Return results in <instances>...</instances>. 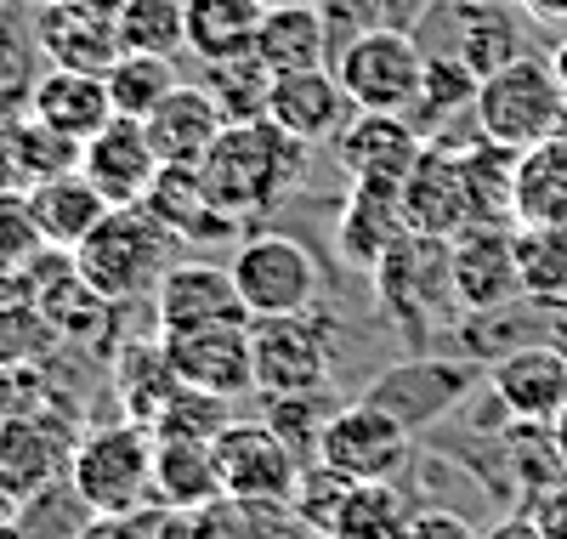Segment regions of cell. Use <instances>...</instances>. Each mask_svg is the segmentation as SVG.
Segmentation results:
<instances>
[{"label":"cell","mask_w":567,"mask_h":539,"mask_svg":"<svg viewBox=\"0 0 567 539\" xmlns=\"http://www.w3.org/2000/svg\"><path fill=\"white\" fill-rule=\"evenodd\" d=\"M307 142L290 136L284 125H272L267 114L261 120H245V125H227L216 136V149L205 154L199 176L210 187L216 211L245 227L256 216H267L272 205H284V193H296V182L307 176Z\"/></svg>","instance_id":"cell-1"},{"label":"cell","mask_w":567,"mask_h":539,"mask_svg":"<svg viewBox=\"0 0 567 539\" xmlns=\"http://www.w3.org/2000/svg\"><path fill=\"white\" fill-rule=\"evenodd\" d=\"M171 251H176V238L148 205H114L69 256L109 302L125 307V302L154 296V284L171 267Z\"/></svg>","instance_id":"cell-2"},{"label":"cell","mask_w":567,"mask_h":539,"mask_svg":"<svg viewBox=\"0 0 567 539\" xmlns=\"http://www.w3.org/2000/svg\"><path fill=\"white\" fill-rule=\"evenodd\" d=\"M69 482L91 511H109V517L148 506L154 500V431L131 415L114 426L80 431L74 455H69Z\"/></svg>","instance_id":"cell-3"},{"label":"cell","mask_w":567,"mask_h":539,"mask_svg":"<svg viewBox=\"0 0 567 539\" xmlns=\"http://www.w3.org/2000/svg\"><path fill=\"white\" fill-rule=\"evenodd\" d=\"M471 125L494 142H505V149H534V142L556 136L567 125V96H561L550 58L523 52L505 69L483 74L477 103H471Z\"/></svg>","instance_id":"cell-4"},{"label":"cell","mask_w":567,"mask_h":539,"mask_svg":"<svg viewBox=\"0 0 567 539\" xmlns=\"http://www.w3.org/2000/svg\"><path fill=\"white\" fill-rule=\"evenodd\" d=\"M250 347H256V391H323L341 364V318L323 302L307 313H278L250 318Z\"/></svg>","instance_id":"cell-5"},{"label":"cell","mask_w":567,"mask_h":539,"mask_svg":"<svg viewBox=\"0 0 567 539\" xmlns=\"http://www.w3.org/2000/svg\"><path fill=\"white\" fill-rule=\"evenodd\" d=\"M420 74H425V52L398 23L352 29V40L336 52V80L347 85L352 109L369 114H409L420 96Z\"/></svg>","instance_id":"cell-6"},{"label":"cell","mask_w":567,"mask_h":539,"mask_svg":"<svg viewBox=\"0 0 567 539\" xmlns=\"http://www.w3.org/2000/svg\"><path fill=\"white\" fill-rule=\"evenodd\" d=\"M233 284L250 307V318H278V313H307L323 302V273L318 256L296 233H245L233 251Z\"/></svg>","instance_id":"cell-7"},{"label":"cell","mask_w":567,"mask_h":539,"mask_svg":"<svg viewBox=\"0 0 567 539\" xmlns=\"http://www.w3.org/2000/svg\"><path fill=\"white\" fill-rule=\"evenodd\" d=\"M318 466L352 482H403V471L414 466V431L369 398L341 404L318 437Z\"/></svg>","instance_id":"cell-8"},{"label":"cell","mask_w":567,"mask_h":539,"mask_svg":"<svg viewBox=\"0 0 567 539\" xmlns=\"http://www.w3.org/2000/svg\"><path fill=\"white\" fill-rule=\"evenodd\" d=\"M216 471H221V495L245 500V506H290L301 460L278 444V431L267 420H227L216 431Z\"/></svg>","instance_id":"cell-9"},{"label":"cell","mask_w":567,"mask_h":539,"mask_svg":"<svg viewBox=\"0 0 567 539\" xmlns=\"http://www.w3.org/2000/svg\"><path fill=\"white\" fill-rule=\"evenodd\" d=\"M374 289L386 296L392 318L425 340L437 324V313L454 302V284H449V238H425V233H403L392 244V256L369 273Z\"/></svg>","instance_id":"cell-10"},{"label":"cell","mask_w":567,"mask_h":539,"mask_svg":"<svg viewBox=\"0 0 567 539\" xmlns=\"http://www.w3.org/2000/svg\"><path fill=\"white\" fill-rule=\"evenodd\" d=\"M449 284L460 313H488L523 302V273H516V222H471L449 238Z\"/></svg>","instance_id":"cell-11"},{"label":"cell","mask_w":567,"mask_h":539,"mask_svg":"<svg viewBox=\"0 0 567 539\" xmlns=\"http://www.w3.org/2000/svg\"><path fill=\"white\" fill-rule=\"evenodd\" d=\"M398 211H403V227L425 238H454L477 222L465 165H460V142H425L398 187Z\"/></svg>","instance_id":"cell-12"},{"label":"cell","mask_w":567,"mask_h":539,"mask_svg":"<svg viewBox=\"0 0 567 539\" xmlns=\"http://www.w3.org/2000/svg\"><path fill=\"white\" fill-rule=\"evenodd\" d=\"M159 340H165L182 386L210 391V398H245V391H256L250 324H205V329H182V335H159Z\"/></svg>","instance_id":"cell-13"},{"label":"cell","mask_w":567,"mask_h":539,"mask_svg":"<svg viewBox=\"0 0 567 539\" xmlns=\"http://www.w3.org/2000/svg\"><path fill=\"white\" fill-rule=\"evenodd\" d=\"M477 380H483V364H471V358H409V364L386 369L363 398L381 404L386 415H398L409 431H425L432 420H443Z\"/></svg>","instance_id":"cell-14"},{"label":"cell","mask_w":567,"mask_h":539,"mask_svg":"<svg viewBox=\"0 0 567 539\" xmlns=\"http://www.w3.org/2000/svg\"><path fill=\"white\" fill-rule=\"evenodd\" d=\"M148 302H154L159 335L205 329V324H250V307L239 296V284H233V267H216V262H171Z\"/></svg>","instance_id":"cell-15"},{"label":"cell","mask_w":567,"mask_h":539,"mask_svg":"<svg viewBox=\"0 0 567 539\" xmlns=\"http://www.w3.org/2000/svg\"><path fill=\"white\" fill-rule=\"evenodd\" d=\"M420 149H425V136L409 114L352 109L347 125L336 131V165L352 176V187H403Z\"/></svg>","instance_id":"cell-16"},{"label":"cell","mask_w":567,"mask_h":539,"mask_svg":"<svg viewBox=\"0 0 567 539\" xmlns=\"http://www.w3.org/2000/svg\"><path fill=\"white\" fill-rule=\"evenodd\" d=\"M488 391L511 420L550 426L567 409V353L556 340H523L488 364Z\"/></svg>","instance_id":"cell-17"},{"label":"cell","mask_w":567,"mask_h":539,"mask_svg":"<svg viewBox=\"0 0 567 539\" xmlns=\"http://www.w3.org/2000/svg\"><path fill=\"white\" fill-rule=\"evenodd\" d=\"M34 45L45 69H80V74H109L125 52L114 18L74 7V0H34Z\"/></svg>","instance_id":"cell-18"},{"label":"cell","mask_w":567,"mask_h":539,"mask_svg":"<svg viewBox=\"0 0 567 539\" xmlns=\"http://www.w3.org/2000/svg\"><path fill=\"white\" fill-rule=\"evenodd\" d=\"M80 171L91 176V187H97L109 205H142L148 187H154V176H159V154H154L148 131H142V120L114 114L80 149Z\"/></svg>","instance_id":"cell-19"},{"label":"cell","mask_w":567,"mask_h":539,"mask_svg":"<svg viewBox=\"0 0 567 539\" xmlns=\"http://www.w3.org/2000/svg\"><path fill=\"white\" fill-rule=\"evenodd\" d=\"M352 114V96L336 80V69H296V74H272V96H267V120L284 125L290 136L312 142H336V131Z\"/></svg>","instance_id":"cell-20"},{"label":"cell","mask_w":567,"mask_h":539,"mask_svg":"<svg viewBox=\"0 0 567 539\" xmlns=\"http://www.w3.org/2000/svg\"><path fill=\"white\" fill-rule=\"evenodd\" d=\"M142 131H148L159 165L199 171L205 154L216 149V136L227 131V114L216 109V96H210L205 85H182V80H176V85L165 91V103L142 120Z\"/></svg>","instance_id":"cell-21"},{"label":"cell","mask_w":567,"mask_h":539,"mask_svg":"<svg viewBox=\"0 0 567 539\" xmlns=\"http://www.w3.org/2000/svg\"><path fill=\"white\" fill-rule=\"evenodd\" d=\"M29 114L40 125H52L74 142H91L109 120H114V103H109V80L103 74H80V69H45L29 91Z\"/></svg>","instance_id":"cell-22"},{"label":"cell","mask_w":567,"mask_h":539,"mask_svg":"<svg viewBox=\"0 0 567 539\" xmlns=\"http://www.w3.org/2000/svg\"><path fill=\"white\" fill-rule=\"evenodd\" d=\"M69 455H74V437H63L45 415L12 409L0 420V471L18 482V495L29 500L34 488L69 477Z\"/></svg>","instance_id":"cell-23"},{"label":"cell","mask_w":567,"mask_h":539,"mask_svg":"<svg viewBox=\"0 0 567 539\" xmlns=\"http://www.w3.org/2000/svg\"><path fill=\"white\" fill-rule=\"evenodd\" d=\"M154 500L171 511H205L221 495L216 449L199 437H154Z\"/></svg>","instance_id":"cell-24"},{"label":"cell","mask_w":567,"mask_h":539,"mask_svg":"<svg viewBox=\"0 0 567 539\" xmlns=\"http://www.w3.org/2000/svg\"><path fill=\"white\" fill-rule=\"evenodd\" d=\"M142 205H148V211L171 227L176 244H210V238H221V233H239V227L216 211L205 176L187 171V165H159V176H154V187H148V200H142Z\"/></svg>","instance_id":"cell-25"},{"label":"cell","mask_w":567,"mask_h":539,"mask_svg":"<svg viewBox=\"0 0 567 539\" xmlns=\"http://www.w3.org/2000/svg\"><path fill=\"white\" fill-rule=\"evenodd\" d=\"M403 211H398V187H352V200L341 211V227H336V244H341V256L363 273H374L386 256H392V244L403 238Z\"/></svg>","instance_id":"cell-26"},{"label":"cell","mask_w":567,"mask_h":539,"mask_svg":"<svg viewBox=\"0 0 567 539\" xmlns=\"http://www.w3.org/2000/svg\"><path fill=\"white\" fill-rule=\"evenodd\" d=\"M516 222L567 227V125L516 160Z\"/></svg>","instance_id":"cell-27"},{"label":"cell","mask_w":567,"mask_h":539,"mask_svg":"<svg viewBox=\"0 0 567 539\" xmlns=\"http://www.w3.org/2000/svg\"><path fill=\"white\" fill-rule=\"evenodd\" d=\"M29 205H34L40 233H45V244H52V251H74V244L114 211L103 193L91 187L85 171H63V176H52V182L29 187Z\"/></svg>","instance_id":"cell-28"},{"label":"cell","mask_w":567,"mask_h":539,"mask_svg":"<svg viewBox=\"0 0 567 539\" xmlns=\"http://www.w3.org/2000/svg\"><path fill=\"white\" fill-rule=\"evenodd\" d=\"M409 495L398 482H341L336 506L323 517V539H403L409 522Z\"/></svg>","instance_id":"cell-29"},{"label":"cell","mask_w":567,"mask_h":539,"mask_svg":"<svg viewBox=\"0 0 567 539\" xmlns=\"http://www.w3.org/2000/svg\"><path fill=\"white\" fill-rule=\"evenodd\" d=\"M267 7L261 0H187V52L199 63H227L256 52Z\"/></svg>","instance_id":"cell-30"},{"label":"cell","mask_w":567,"mask_h":539,"mask_svg":"<svg viewBox=\"0 0 567 539\" xmlns=\"http://www.w3.org/2000/svg\"><path fill=\"white\" fill-rule=\"evenodd\" d=\"M256 58L272 74L318 69L329 58V18H323V7H267L261 34H256Z\"/></svg>","instance_id":"cell-31"},{"label":"cell","mask_w":567,"mask_h":539,"mask_svg":"<svg viewBox=\"0 0 567 539\" xmlns=\"http://www.w3.org/2000/svg\"><path fill=\"white\" fill-rule=\"evenodd\" d=\"M516 160H523V149H505V142H494L483 131L460 142V165H465L477 222H516Z\"/></svg>","instance_id":"cell-32"},{"label":"cell","mask_w":567,"mask_h":539,"mask_svg":"<svg viewBox=\"0 0 567 539\" xmlns=\"http://www.w3.org/2000/svg\"><path fill=\"white\" fill-rule=\"evenodd\" d=\"M114 380H120V404L131 420L148 426L176 391V369H171V353H165V340H125V353L114 358Z\"/></svg>","instance_id":"cell-33"},{"label":"cell","mask_w":567,"mask_h":539,"mask_svg":"<svg viewBox=\"0 0 567 539\" xmlns=\"http://www.w3.org/2000/svg\"><path fill=\"white\" fill-rule=\"evenodd\" d=\"M516 273H523L528 307L567 313V227H523L516 222Z\"/></svg>","instance_id":"cell-34"},{"label":"cell","mask_w":567,"mask_h":539,"mask_svg":"<svg viewBox=\"0 0 567 539\" xmlns=\"http://www.w3.org/2000/svg\"><path fill=\"white\" fill-rule=\"evenodd\" d=\"M460 7V0H454ZM454 58L471 74H494L511 58H523V29H516L511 7H460V29H454Z\"/></svg>","instance_id":"cell-35"},{"label":"cell","mask_w":567,"mask_h":539,"mask_svg":"<svg viewBox=\"0 0 567 539\" xmlns=\"http://www.w3.org/2000/svg\"><path fill=\"white\" fill-rule=\"evenodd\" d=\"M477 85H483V80L471 74L454 52H449V58H425L420 96H414V109H409V120L420 125V136L432 142V136H443L449 120L471 114V103H477Z\"/></svg>","instance_id":"cell-36"},{"label":"cell","mask_w":567,"mask_h":539,"mask_svg":"<svg viewBox=\"0 0 567 539\" xmlns=\"http://www.w3.org/2000/svg\"><path fill=\"white\" fill-rule=\"evenodd\" d=\"M114 29L125 52L176 58L187 52V0H125L114 12Z\"/></svg>","instance_id":"cell-37"},{"label":"cell","mask_w":567,"mask_h":539,"mask_svg":"<svg viewBox=\"0 0 567 539\" xmlns=\"http://www.w3.org/2000/svg\"><path fill=\"white\" fill-rule=\"evenodd\" d=\"M336 409L341 404L329 398V386L323 391H272L261 420L278 431V444L290 449L301 466H312L318 460V437H323V426H329V415H336Z\"/></svg>","instance_id":"cell-38"},{"label":"cell","mask_w":567,"mask_h":539,"mask_svg":"<svg viewBox=\"0 0 567 539\" xmlns=\"http://www.w3.org/2000/svg\"><path fill=\"white\" fill-rule=\"evenodd\" d=\"M205 91L216 96V109L227 114V125H245L267 114V96H272V69L245 52V58H227V63H205Z\"/></svg>","instance_id":"cell-39"},{"label":"cell","mask_w":567,"mask_h":539,"mask_svg":"<svg viewBox=\"0 0 567 539\" xmlns=\"http://www.w3.org/2000/svg\"><path fill=\"white\" fill-rule=\"evenodd\" d=\"M103 80H109L114 114H125V120H148V114L165 103V91L176 85L171 58H154V52H120Z\"/></svg>","instance_id":"cell-40"},{"label":"cell","mask_w":567,"mask_h":539,"mask_svg":"<svg viewBox=\"0 0 567 539\" xmlns=\"http://www.w3.org/2000/svg\"><path fill=\"white\" fill-rule=\"evenodd\" d=\"M40 45H34V23H18L12 7L0 12V103L7 109H29V91L45 74L40 69Z\"/></svg>","instance_id":"cell-41"},{"label":"cell","mask_w":567,"mask_h":539,"mask_svg":"<svg viewBox=\"0 0 567 539\" xmlns=\"http://www.w3.org/2000/svg\"><path fill=\"white\" fill-rule=\"evenodd\" d=\"M454 335H460V347L471 353V364H483V358L494 364V358H505L511 347L534 340V335H528V313H523V302L488 307V313H460Z\"/></svg>","instance_id":"cell-42"},{"label":"cell","mask_w":567,"mask_h":539,"mask_svg":"<svg viewBox=\"0 0 567 539\" xmlns=\"http://www.w3.org/2000/svg\"><path fill=\"white\" fill-rule=\"evenodd\" d=\"M45 251H52V244H45V233H40V216L29 205V193L23 187H0V267L23 273Z\"/></svg>","instance_id":"cell-43"},{"label":"cell","mask_w":567,"mask_h":539,"mask_svg":"<svg viewBox=\"0 0 567 539\" xmlns=\"http://www.w3.org/2000/svg\"><path fill=\"white\" fill-rule=\"evenodd\" d=\"M221 426H227V398H210V391H194V386H182L148 420L154 437H199V444H216Z\"/></svg>","instance_id":"cell-44"},{"label":"cell","mask_w":567,"mask_h":539,"mask_svg":"<svg viewBox=\"0 0 567 539\" xmlns=\"http://www.w3.org/2000/svg\"><path fill=\"white\" fill-rule=\"evenodd\" d=\"M403 539H483V533L471 517H460L449 506H414L403 522Z\"/></svg>","instance_id":"cell-45"},{"label":"cell","mask_w":567,"mask_h":539,"mask_svg":"<svg viewBox=\"0 0 567 539\" xmlns=\"http://www.w3.org/2000/svg\"><path fill=\"white\" fill-rule=\"evenodd\" d=\"M318 7H323V18H352L358 29H369V23H386L392 0H318Z\"/></svg>","instance_id":"cell-46"},{"label":"cell","mask_w":567,"mask_h":539,"mask_svg":"<svg viewBox=\"0 0 567 539\" xmlns=\"http://www.w3.org/2000/svg\"><path fill=\"white\" fill-rule=\"evenodd\" d=\"M74 539H131L125 533V517H109V511H91L80 528H74Z\"/></svg>","instance_id":"cell-47"},{"label":"cell","mask_w":567,"mask_h":539,"mask_svg":"<svg viewBox=\"0 0 567 539\" xmlns=\"http://www.w3.org/2000/svg\"><path fill=\"white\" fill-rule=\"evenodd\" d=\"M483 539H545V528H539L528 511H511V517H505V522H494Z\"/></svg>","instance_id":"cell-48"},{"label":"cell","mask_w":567,"mask_h":539,"mask_svg":"<svg viewBox=\"0 0 567 539\" xmlns=\"http://www.w3.org/2000/svg\"><path fill=\"white\" fill-rule=\"evenodd\" d=\"M516 7L545 29H567V0H516Z\"/></svg>","instance_id":"cell-49"},{"label":"cell","mask_w":567,"mask_h":539,"mask_svg":"<svg viewBox=\"0 0 567 539\" xmlns=\"http://www.w3.org/2000/svg\"><path fill=\"white\" fill-rule=\"evenodd\" d=\"M18 511H23V495H18V482L0 471V522H18Z\"/></svg>","instance_id":"cell-50"},{"label":"cell","mask_w":567,"mask_h":539,"mask_svg":"<svg viewBox=\"0 0 567 539\" xmlns=\"http://www.w3.org/2000/svg\"><path fill=\"white\" fill-rule=\"evenodd\" d=\"M12 409H18V398H12V369L0 364V420H7Z\"/></svg>","instance_id":"cell-51"},{"label":"cell","mask_w":567,"mask_h":539,"mask_svg":"<svg viewBox=\"0 0 567 539\" xmlns=\"http://www.w3.org/2000/svg\"><path fill=\"white\" fill-rule=\"evenodd\" d=\"M550 69H556V80H561V96H567V34L556 40V52H550Z\"/></svg>","instance_id":"cell-52"},{"label":"cell","mask_w":567,"mask_h":539,"mask_svg":"<svg viewBox=\"0 0 567 539\" xmlns=\"http://www.w3.org/2000/svg\"><path fill=\"white\" fill-rule=\"evenodd\" d=\"M550 437H556V449H561V460H567V409L550 420Z\"/></svg>","instance_id":"cell-53"},{"label":"cell","mask_w":567,"mask_h":539,"mask_svg":"<svg viewBox=\"0 0 567 539\" xmlns=\"http://www.w3.org/2000/svg\"><path fill=\"white\" fill-rule=\"evenodd\" d=\"M74 7H91V12H103V18H114L125 0H74Z\"/></svg>","instance_id":"cell-54"},{"label":"cell","mask_w":567,"mask_h":539,"mask_svg":"<svg viewBox=\"0 0 567 539\" xmlns=\"http://www.w3.org/2000/svg\"><path fill=\"white\" fill-rule=\"evenodd\" d=\"M0 539H29V533H23V522H0Z\"/></svg>","instance_id":"cell-55"},{"label":"cell","mask_w":567,"mask_h":539,"mask_svg":"<svg viewBox=\"0 0 567 539\" xmlns=\"http://www.w3.org/2000/svg\"><path fill=\"white\" fill-rule=\"evenodd\" d=\"M261 7H318V0H261Z\"/></svg>","instance_id":"cell-56"},{"label":"cell","mask_w":567,"mask_h":539,"mask_svg":"<svg viewBox=\"0 0 567 539\" xmlns=\"http://www.w3.org/2000/svg\"><path fill=\"white\" fill-rule=\"evenodd\" d=\"M460 7H516V0H460Z\"/></svg>","instance_id":"cell-57"},{"label":"cell","mask_w":567,"mask_h":539,"mask_svg":"<svg viewBox=\"0 0 567 539\" xmlns=\"http://www.w3.org/2000/svg\"><path fill=\"white\" fill-rule=\"evenodd\" d=\"M7 7H12V0H0V12H7Z\"/></svg>","instance_id":"cell-58"},{"label":"cell","mask_w":567,"mask_h":539,"mask_svg":"<svg viewBox=\"0 0 567 539\" xmlns=\"http://www.w3.org/2000/svg\"><path fill=\"white\" fill-rule=\"evenodd\" d=\"M0 109H7V103H0Z\"/></svg>","instance_id":"cell-59"}]
</instances>
